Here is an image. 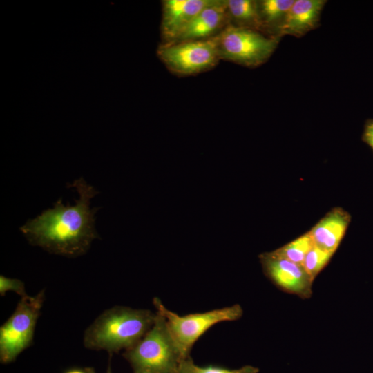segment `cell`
I'll return each instance as SVG.
<instances>
[{
  "label": "cell",
  "instance_id": "obj_21",
  "mask_svg": "<svg viewBox=\"0 0 373 373\" xmlns=\"http://www.w3.org/2000/svg\"><path fill=\"white\" fill-rule=\"evenodd\" d=\"M107 373H111V371H110V370H108V371L107 372Z\"/></svg>",
  "mask_w": 373,
  "mask_h": 373
},
{
  "label": "cell",
  "instance_id": "obj_10",
  "mask_svg": "<svg viewBox=\"0 0 373 373\" xmlns=\"http://www.w3.org/2000/svg\"><path fill=\"white\" fill-rule=\"evenodd\" d=\"M351 219V215L342 207H334L307 232L315 246L334 254L346 233Z\"/></svg>",
  "mask_w": 373,
  "mask_h": 373
},
{
  "label": "cell",
  "instance_id": "obj_12",
  "mask_svg": "<svg viewBox=\"0 0 373 373\" xmlns=\"http://www.w3.org/2000/svg\"><path fill=\"white\" fill-rule=\"evenodd\" d=\"M325 0H296L289 9L278 36H304L320 25Z\"/></svg>",
  "mask_w": 373,
  "mask_h": 373
},
{
  "label": "cell",
  "instance_id": "obj_15",
  "mask_svg": "<svg viewBox=\"0 0 373 373\" xmlns=\"http://www.w3.org/2000/svg\"><path fill=\"white\" fill-rule=\"evenodd\" d=\"M314 245L311 236L308 232H306L270 253L274 256L303 265L307 254Z\"/></svg>",
  "mask_w": 373,
  "mask_h": 373
},
{
  "label": "cell",
  "instance_id": "obj_16",
  "mask_svg": "<svg viewBox=\"0 0 373 373\" xmlns=\"http://www.w3.org/2000/svg\"><path fill=\"white\" fill-rule=\"evenodd\" d=\"M258 368L251 365H245L234 370L213 365L201 367L195 365L190 357L182 360L178 367V373H258Z\"/></svg>",
  "mask_w": 373,
  "mask_h": 373
},
{
  "label": "cell",
  "instance_id": "obj_19",
  "mask_svg": "<svg viewBox=\"0 0 373 373\" xmlns=\"http://www.w3.org/2000/svg\"><path fill=\"white\" fill-rule=\"evenodd\" d=\"M361 140L373 151V119H367L365 122Z\"/></svg>",
  "mask_w": 373,
  "mask_h": 373
},
{
  "label": "cell",
  "instance_id": "obj_18",
  "mask_svg": "<svg viewBox=\"0 0 373 373\" xmlns=\"http://www.w3.org/2000/svg\"><path fill=\"white\" fill-rule=\"evenodd\" d=\"M12 291L17 293L21 297L27 295L25 290L24 283L20 280L0 276V294L3 296L7 291Z\"/></svg>",
  "mask_w": 373,
  "mask_h": 373
},
{
  "label": "cell",
  "instance_id": "obj_9",
  "mask_svg": "<svg viewBox=\"0 0 373 373\" xmlns=\"http://www.w3.org/2000/svg\"><path fill=\"white\" fill-rule=\"evenodd\" d=\"M229 24L225 1L215 0L200 11L171 42L208 39L218 35Z\"/></svg>",
  "mask_w": 373,
  "mask_h": 373
},
{
  "label": "cell",
  "instance_id": "obj_11",
  "mask_svg": "<svg viewBox=\"0 0 373 373\" xmlns=\"http://www.w3.org/2000/svg\"><path fill=\"white\" fill-rule=\"evenodd\" d=\"M215 0H166L163 3L162 32L171 42L204 8Z\"/></svg>",
  "mask_w": 373,
  "mask_h": 373
},
{
  "label": "cell",
  "instance_id": "obj_8",
  "mask_svg": "<svg viewBox=\"0 0 373 373\" xmlns=\"http://www.w3.org/2000/svg\"><path fill=\"white\" fill-rule=\"evenodd\" d=\"M266 276L283 291L308 298L312 294L314 280L301 265L272 255L270 252L260 256Z\"/></svg>",
  "mask_w": 373,
  "mask_h": 373
},
{
  "label": "cell",
  "instance_id": "obj_13",
  "mask_svg": "<svg viewBox=\"0 0 373 373\" xmlns=\"http://www.w3.org/2000/svg\"><path fill=\"white\" fill-rule=\"evenodd\" d=\"M294 3V0L257 1L261 32L269 37H280V30Z\"/></svg>",
  "mask_w": 373,
  "mask_h": 373
},
{
  "label": "cell",
  "instance_id": "obj_17",
  "mask_svg": "<svg viewBox=\"0 0 373 373\" xmlns=\"http://www.w3.org/2000/svg\"><path fill=\"white\" fill-rule=\"evenodd\" d=\"M333 255V253L325 251L314 245L307 254L303 262V267L314 280L317 275L329 263Z\"/></svg>",
  "mask_w": 373,
  "mask_h": 373
},
{
  "label": "cell",
  "instance_id": "obj_1",
  "mask_svg": "<svg viewBox=\"0 0 373 373\" xmlns=\"http://www.w3.org/2000/svg\"><path fill=\"white\" fill-rule=\"evenodd\" d=\"M79 195L75 204L64 205L61 199L52 209L44 211L20 227L29 242L45 250L66 257L85 254L92 241L98 238L95 228V213L98 208L90 207L97 191L80 178L70 184Z\"/></svg>",
  "mask_w": 373,
  "mask_h": 373
},
{
  "label": "cell",
  "instance_id": "obj_2",
  "mask_svg": "<svg viewBox=\"0 0 373 373\" xmlns=\"http://www.w3.org/2000/svg\"><path fill=\"white\" fill-rule=\"evenodd\" d=\"M156 313L149 309L116 306L104 311L86 329V347L117 352L135 345L151 328Z\"/></svg>",
  "mask_w": 373,
  "mask_h": 373
},
{
  "label": "cell",
  "instance_id": "obj_4",
  "mask_svg": "<svg viewBox=\"0 0 373 373\" xmlns=\"http://www.w3.org/2000/svg\"><path fill=\"white\" fill-rule=\"evenodd\" d=\"M157 312L164 318L169 332L182 360L189 356L195 343L214 325L239 319L242 316L240 305H233L211 311L180 316L168 309L158 298L153 299Z\"/></svg>",
  "mask_w": 373,
  "mask_h": 373
},
{
  "label": "cell",
  "instance_id": "obj_3",
  "mask_svg": "<svg viewBox=\"0 0 373 373\" xmlns=\"http://www.w3.org/2000/svg\"><path fill=\"white\" fill-rule=\"evenodd\" d=\"M156 314L151 328L124 354L134 373H178L182 358L165 318L158 312Z\"/></svg>",
  "mask_w": 373,
  "mask_h": 373
},
{
  "label": "cell",
  "instance_id": "obj_6",
  "mask_svg": "<svg viewBox=\"0 0 373 373\" xmlns=\"http://www.w3.org/2000/svg\"><path fill=\"white\" fill-rule=\"evenodd\" d=\"M44 300V292L21 297L10 317L0 328V358L9 363L32 343L38 317Z\"/></svg>",
  "mask_w": 373,
  "mask_h": 373
},
{
  "label": "cell",
  "instance_id": "obj_7",
  "mask_svg": "<svg viewBox=\"0 0 373 373\" xmlns=\"http://www.w3.org/2000/svg\"><path fill=\"white\" fill-rule=\"evenodd\" d=\"M158 53L169 70L180 75L207 70L220 59L216 35L204 39L166 43Z\"/></svg>",
  "mask_w": 373,
  "mask_h": 373
},
{
  "label": "cell",
  "instance_id": "obj_14",
  "mask_svg": "<svg viewBox=\"0 0 373 373\" xmlns=\"http://www.w3.org/2000/svg\"><path fill=\"white\" fill-rule=\"evenodd\" d=\"M225 4L231 24L261 32L257 1L227 0Z\"/></svg>",
  "mask_w": 373,
  "mask_h": 373
},
{
  "label": "cell",
  "instance_id": "obj_5",
  "mask_svg": "<svg viewBox=\"0 0 373 373\" xmlns=\"http://www.w3.org/2000/svg\"><path fill=\"white\" fill-rule=\"evenodd\" d=\"M217 37L220 59L249 68L266 62L277 48L280 37H273L229 23Z\"/></svg>",
  "mask_w": 373,
  "mask_h": 373
},
{
  "label": "cell",
  "instance_id": "obj_20",
  "mask_svg": "<svg viewBox=\"0 0 373 373\" xmlns=\"http://www.w3.org/2000/svg\"><path fill=\"white\" fill-rule=\"evenodd\" d=\"M66 373H93V372L91 370L74 369V370L68 371Z\"/></svg>",
  "mask_w": 373,
  "mask_h": 373
}]
</instances>
